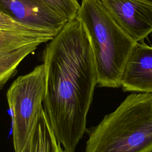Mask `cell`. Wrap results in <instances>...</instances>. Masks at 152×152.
Wrapping results in <instances>:
<instances>
[{
  "label": "cell",
  "mask_w": 152,
  "mask_h": 152,
  "mask_svg": "<svg viewBox=\"0 0 152 152\" xmlns=\"http://www.w3.org/2000/svg\"><path fill=\"white\" fill-rule=\"evenodd\" d=\"M43 60L44 110L58 141L65 151L74 152L97 84L90 39L80 20L67 21L46 45Z\"/></svg>",
  "instance_id": "obj_1"
},
{
  "label": "cell",
  "mask_w": 152,
  "mask_h": 152,
  "mask_svg": "<svg viewBox=\"0 0 152 152\" xmlns=\"http://www.w3.org/2000/svg\"><path fill=\"white\" fill-rule=\"evenodd\" d=\"M86 152H152V93L128 95L93 128Z\"/></svg>",
  "instance_id": "obj_2"
},
{
  "label": "cell",
  "mask_w": 152,
  "mask_h": 152,
  "mask_svg": "<svg viewBox=\"0 0 152 152\" xmlns=\"http://www.w3.org/2000/svg\"><path fill=\"white\" fill-rule=\"evenodd\" d=\"M90 39L99 87H121L123 72L137 43L116 24L99 0H81L77 17Z\"/></svg>",
  "instance_id": "obj_3"
},
{
  "label": "cell",
  "mask_w": 152,
  "mask_h": 152,
  "mask_svg": "<svg viewBox=\"0 0 152 152\" xmlns=\"http://www.w3.org/2000/svg\"><path fill=\"white\" fill-rule=\"evenodd\" d=\"M46 91L43 64L18 77L11 85L7 97L12 115V140L15 152H21L39 114Z\"/></svg>",
  "instance_id": "obj_4"
},
{
  "label": "cell",
  "mask_w": 152,
  "mask_h": 152,
  "mask_svg": "<svg viewBox=\"0 0 152 152\" xmlns=\"http://www.w3.org/2000/svg\"><path fill=\"white\" fill-rule=\"evenodd\" d=\"M56 34L21 24L0 12V89L26 56Z\"/></svg>",
  "instance_id": "obj_5"
},
{
  "label": "cell",
  "mask_w": 152,
  "mask_h": 152,
  "mask_svg": "<svg viewBox=\"0 0 152 152\" xmlns=\"http://www.w3.org/2000/svg\"><path fill=\"white\" fill-rule=\"evenodd\" d=\"M122 30L136 42L152 32V5L140 0H99Z\"/></svg>",
  "instance_id": "obj_6"
},
{
  "label": "cell",
  "mask_w": 152,
  "mask_h": 152,
  "mask_svg": "<svg viewBox=\"0 0 152 152\" xmlns=\"http://www.w3.org/2000/svg\"><path fill=\"white\" fill-rule=\"evenodd\" d=\"M0 12L21 24L55 33L68 21L38 0H0Z\"/></svg>",
  "instance_id": "obj_7"
},
{
  "label": "cell",
  "mask_w": 152,
  "mask_h": 152,
  "mask_svg": "<svg viewBox=\"0 0 152 152\" xmlns=\"http://www.w3.org/2000/svg\"><path fill=\"white\" fill-rule=\"evenodd\" d=\"M121 87L125 91L152 93V46L135 44L125 65Z\"/></svg>",
  "instance_id": "obj_8"
},
{
  "label": "cell",
  "mask_w": 152,
  "mask_h": 152,
  "mask_svg": "<svg viewBox=\"0 0 152 152\" xmlns=\"http://www.w3.org/2000/svg\"><path fill=\"white\" fill-rule=\"evenodd\" d=\"M50 124L47 115L43 109L21 152H62Z\"/></svg>",
  "instance_id": "obj_9"
},
{
  "label": "cell",
  "mask_w": 152,
  "mask_h": 152,
  "mask_svg": "<svg viewBox=\"0 0 152 152\" xmlns=\"http://www.w3.org/2000/svg\"><path fill=\"white\" fill-rule=\"evenodd\" d=\"M68 21L77 17L80 4L77 0H38Z\"/></svg>",
  "instance_id": "obj_10"
},
{
  "label": "cell",
  "mask_w": 152,
  "mask_h": 152,
  "mask_svg": "<svg viewBox=\"0 0 152 152\" xmlns=\"http://www.w3.org/2000/svg\"><path fill=\"white\" fill-rule=\"evenodd\" d=\"M140 1H142L143 2H145L146 3H148V4H150L152 5V0H140Z\"/></svg>",
  "instance_id": "obj_11"
},
{
  "label": "cell",
  "mask_w": 152,
  "mask_h": 152,
  "mask_svg": "<svg viewBox=\"0 0 152 152\" xmlns=\"http://www.w3.org/2000/svg\"><path fill=\"white\" fill-rule=\"evenodd\" d=\"M62 152H68V151H65H65H63Z\"/></svg>",
  "instance_id": "obj_12"
}]
</instances>
